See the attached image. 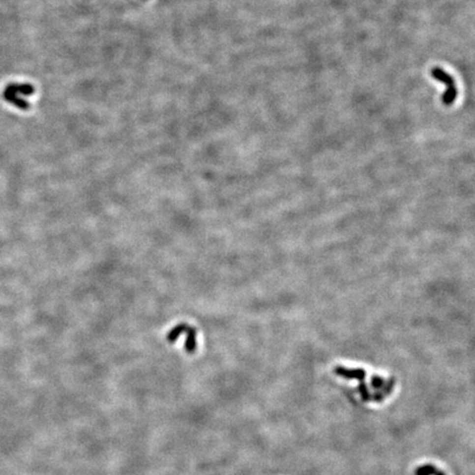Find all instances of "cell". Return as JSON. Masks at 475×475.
<instances>
[{
    "label": "cell",
    "mask_w": 475,
    "mask_h": 475,
    "mask_svg": "<svg viewBox=\"0 0 475 475\" xmlns=\"http://www.w3.org/2000/svg\"><path fill=\"white\" fill-rule=\"evenodd\" d=\"M34 91V87L31 84L11 83L4 88L3 98L9 104L17 107L18 109L28 110L30 108V104L23 97L33 95Z\"/></svg>",
    "instance_id": "cell-1"
},
{
    "label": "cell",
    "mask_w": 475,
    "mask_h": 475,
    "mask_svg": "<svg viewBox=\"0 0 475 475\" xmlns=\"http://www.w3.org/2000/svg\"><path fill=\"white\" fill-rule=\"evenodd\" d=\"M431 75L434 77L436 81L444 83L446 89L442 97V101L445 106H451L453 104L456 99V96H458V88L455 85L454 78L450 75L449 73H446L444 69L440 67H434L431 69Z\"/></svg>",
    "instance_id": "cell-2"
},
{
    "label": "cell",
    "mask_w": 475,
    "mask_h": 475,
    "mask_svg": "<svg viewBox=\"0 0 475 475\" xmlns=\"http://www.w3.org/2000/svg\"><path fill=\"white\" fill-rule=\"evenodd\" d=\"M334 373L338 376L344 377L347 380H357V381H364L365 379V371L363 369H350V367L346 366H336L333 370Z\"/></svg>",
    "instance_id": "cell-3"
},
{
    "label": "cell",
    "mask_w": 475,
    "mask_h": 475,
    "mask_svg": "<svg viewBox=\"0 0 475 475\" xmlns=\"http://www.w3.org/2000/svg\"><path fill=\"white\" fill-rule=\"evenodd\" d=\"M394 383H395V380L394 379H390L389 382L387 384H386L384 387H382L383 388V390H382L381 393H376L374 395V397L373 399L375 400V402H382V400L384 399L385 396H387L390 392L393 390V387H394Z\"/></svg>",
    "instance_id": "cell-4"
},
{
    "label": "cell",
    "mask_w": 475,
    "mask_h": 475,
    "mask_svg": "<svg viewBox=\"0 0 475 475\" xmlns=\"http://www.w3.org/2000/svg\"><path fill=\"white\" fill-rule=\"evenodd\" d=\"M437 472V469L432 464H425L416 469L415 475H434Z\"/></svg>",
    "instance_id": "cell-5"
},
{
    "label": "cell",
    "mask_w": 475,
    "mask_h": 475,
    "mask_svg": "<svg viewBox=\"0 0 475 475\" xmlns=\"http://www.w3.org/2000/svg\"><path fill=\"white\" fill-rule=\"evenodd\" d=\"M358 392H360L361 394V397L363 400H365V402H367V400H370L371 398V395H370V392H369V388H367V386L366 384L364 383V382L361 381V383L358 384Z\"/></svg>",
    "instance_id": "cell-6"
},
{
    "label": "cell",
    "mask_w": 475,
    "mask_h": 475,
    "mask_svg": "<svg viewBox=\"0 0 475 475\" xmlns=\"http://www.w3.org/2000/svg\"><path fill=\"white\" fill-rule=\"evenodd\" d=\"M371 384H372V387L375 388V389H379V388L383 387L385 382H384V379L382 376L373 375V376H372V380H371Z\"/></svg>",
    "instance_id": "cell-7"
},
{
    "label": "cell",
    "mask_w": 475,
    "mask_h": 475,
    "mask_svg": "<svg viewBox=\"0 0 475 475\" xmlns=\"http://www.w3.org/2000/svg\"><path fill=\"white\" fill-rule=\"evenodd\" d=\"M434 475H445V473L442 472V471H438V470H437V472Z\"/></svg>",
    "instance_id": "cell-8"
}]
</instances>
